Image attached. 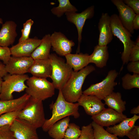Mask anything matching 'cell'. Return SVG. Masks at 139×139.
Wrapping results in <instances>:
<instances>
[{
	"label": "cell",
	"mask_w": 139,
	"mask_h": 139,
	"mask_svg": "<svg viewBox=\"0 0 139 139\" xmlns=\"http://www.w3.org/2000/svg\"><path fill=\"white\" fill-rule=\"evenodd\" d=\"M52 105V116L49 119H46L42 127L44 132H48L55 123L66 117L72 116L75 118H77L80 116L78 103L66 101L61 90H59L55 102Z\"/></svg>",
	"instance_id": "1"
},
{
	"label": "cell",
	"mask_w": 139,
	"mask_h": 139,
	"mask_svg": "<svg viewBox=\"0 0 139 139\" xmlns=\"http://www.w3.org/2000/svg\"><path fill=\"white\" fill-rule=\"evenodd\" d=\"M95 70L92 65H88L77 72H72L69 79L61 90L65 99L68 102H77L83 94L82 86L86 77Z\"/></svg>",
	"instance_id": "2"
},
{
	"label": "cell",
	"mask_w": 139,
	"mask_h": 139,
	"mask_svg": "<svg viewBox=\"0 0 139 139\" xmlns=\"http://www.w3.org/2000/svg\"><path fill=\"white\" fill-rule=\"evenodd\" d=\"M18 118L25 121L37 129L42 127L46 120L42 101L30 97Z\"/></svg>",
	"instance_id": "3"
},
{
	"label": "cell",
	"mask_w": 139,
	"mask_h": 139,
	"mask_svg": "<svg viewBox=\"0 0 139 139\" xmlns=\"http://www.w3.org/2000/svg\"><path fill=\"white\" fill-rule=\"evenodd\" d=\"M49 58L52 67L50 78L55 89L61 90L70 78L72 69L62 58L55 54H50Z\"/></svg>",
	"instance_id": "4"
},
{
	"label": "cell",
	"mask_w": 139,
	"mask_h": 139,
	"mask_svg": "<svg viewBox=\"0 0 139 139\" xmlns=\"http://www.w3.org/2000/svg\"><path fill=\"white\" fill-rule=\"evenodd\" d=\"M111 25L113 35L117 37L123 43L124 50L121 54V59L123 66L129 62V57L131 50L135 45V42L131 39L132 34L122 25L118 15L115 14L110 16Z\"/></svg>",
	"instance_id": "5"
},
{
	"label": "cell",
	"mask_w": 139,
	"mask_h": 139,
	"mask_svg": "<svg viewBox=\"0 0 139 139\" xmlns=\"http://www.w3.org/2000/svg\"><path fill=\"white\" fill-rule=\"evenodd\" d=\"M26 93L35 99L43 101L55 94V87L46 79L32 76L26 81Z\"/></svg>",
	"instance_id": "6"
},
{
	"label": "cell",
	"mask_w": 139,
	"mask_h": 139,
	"mask_svg": "<svg viewBox=\"0 0 139 139\" xmlns=\"http://www.w3.org/2000/svg\"><path fill=\"white\" fill-rule=\"evenodd\" d=\"M28 75L10 74L8 73L3 78L0 95V100H9L13 99V93L22 92L27 86L25 83L29 78Z\"/></svg>",
	"instance_id": "7"
},
{
	"label": "cell",
	"mask_w": 139,
	"mask_h": 139,
	"mask_svg": "<svg viewBox=\"0 0 139 139\" xmlns=\"http://www.w3.org/2000/svg\"><path fill=\"white\" fill-rule=\"evenodd\" d=\"M118 73L115 70L109 71L105 77L101 82L91 84L83 91V94L96 96L102 100L114 92V87L117 83L115 81Z\"/></svg>",
	"instance_id": "8"
},
{
	"label": "cell",
	"mask_w": 139,
	"mask_h": 139,
	"mask_svg": "<svg viewBox=\"0 0 139 139\" xmlns=\"http://www.w3.org/2000/svg\"><path fill=\"white\" fill-rule=\"evenodd\" d=\"M94 13V5H92L80 13L71 12L65 14L67 20L74 24L77 29L78 42L76 53H79L80 52L82 40V33L85 22L87 19L92 18Z\"/></svg>",
	"instance_id": "9"
},
{
	"label": "cell",
	"mask_w": 139,
	"mask_h": 139,
	"mask_svg": "<svg viewBox=\"0 0 139 139\" xmlns=\"http://www.w3.org/2000/svg\"><path fill=\"white\" fill-rule=\"evenodd\" d=\"M126 118V115L123 113L108 108H105L98 114L92 116L91 118L98 125L108 127L119 123Z\"/></svg>",
	"instance_id": "10"
},
{
	"label": "cell",
	"mask_w": 139,
	"mask_h": 139,
	"mask_svg": "<svg viewBox=\"0 0 139 139\" xmlns=\"http://www.w3.org/2000/svg\"><path fill=\"white\" fill-rule=\"evenodd\" d=\"M10 128L17 139H39L37 129L23 119H16Z\"/></svg>",
	"instance_id": "11"
},
{
	"label": "cell",
	"mask_w": 139,
	"mask_h": 139,
	"mask_svg": "<svg viewBox=\"0 0 139 139\" xmlns=\"http://www.w3.org/2000/svg\"><path fill=\"white\" fill-rule=\"evenodd\" d=\"M50 41L53 50L62 56L71 53L75 45L72 40L69 39L60 32L55 31L50 35Z\"/></svg>",
	"instance_id": "12"
},
{
	"label": "cell",
	"mask_w": 139,
	"mask_h": 139,
	"mask_svg": "<svg viewBox=\"0 0 139 139\" xmlns=\"http://www.w3.org/2000/svg\"><path fill=\"white\" fill-rule=\"evenodd\" d=\"M33 61L31 57L11 56L8 63L5 65L6 71L10 74H25L28 72Z\"/></svg>",
	"instance_id": "13"
},
{
	"label": "cell",
	"mask_w": 139,
	"mask_h": 139,
	"mask_svg": "<svg viewBox=\"0 0 139 139\" xmlns=\"http://www.w3.org/2000/svg\"><path fill=\"white\" fill-rule=\"evenodd\" d=\"M119 12L118 18L124 27L131 34L134 33L133 23L136 14L122 0H111Z\"/></svg>",
	"instance_id": "14"
},
{
	"label": "cell",
	"mask_w": 139,
	"mask_h": 139,
	"mask_svg": "<svg viewBox=\"0 0 139 139\" xmlns=\"http://www.w3.org/2000/svg\"><path fill=\"white\" fill-rule=\"evenodd\" d=\"M86 113L92 116L98 114L105 108V104L101 100L94 95L83 94L77 101Z\"/></svg>",
	"instance_id": "15"
},
{
	"label": "cell",
	"mask_w": 139,
	"mask_h": 139,
	"mask_svg": "<svg viewBox=\"0 0 139 139\" xmlns=\"http://www.w3.org/2000/svg\"><path fill=\"white\" fill-rule=\"evenodd\" d=\"M41 41V39L35 37L19 42L10 48L11 55L15 57H31V54L39 45Z\"/></svg>",
	"instance_id": "16"
},
{
	"label": "cell",
	"mask_w": 139,
	"mask_h": 139,
	"mask_svg": "<svg viewBox=\"0 0 139 139\" xmlns=\"http://www.w3.org/2000/svg\"><path fill=\"white\" fill-rule=\"evenodd\" d=\"M98 28L100 34L98 45L107 46L113 38L111 25L110 18L108 13H102L99 20Z\"/></svg>",
	"instance_id": "17"
},
{
	"label": "cell",
	"mask_w": 139,
	"mask_h": 139,
	"mask_svg": "<svg viewBox=\"0 0 139 139\" xmlns=\"http://www.w3.org/2000/svg\"><path fill=\"white\" fill-rule=\"evenodd\" d=\"M17 24L12 21H6L0 30V46L8 47L14 42L18 34Z\"/></svg>",
	"instance_id": "18"
},
{
	"label": "cell",
	"mask_w": 139,
	"mask_h": 139,
	"mask_svg": "<svg viewBox=\"0 0 139 139\" xmlns=\"http://www.w3.org/2000/svg\"><path fill=\"white\" fill-rule=\"evenodd\" d=\"M52 72L50 61L49 58L44 59L34 60L28 72L33 76L46 79L50 77Z\"/></svg>",
	"instance_id": "19"
},
{
	"label": "cell",
	"mask_w": 139,
	"mask_h": 139,
	"mask_svg": "<svg viewBox=\"0 0 139 139\" xmlns=\"http://www.w3.org/2000/svg\"><path fill=\"white\" fill-rule=\"evenodd\" d=\"M139 119L138 115H134L131 118H125L117 125L107 127L106 130L117 136L123 137L134 127L135 123Z\"/></svg>",
	"instance_id": "20"
},
{
	"label": "cell",
	"mask_w": 139,
	"mask_h": 139,
	"mask_svg": "<svg viewBox=\"0 0 139 139\" xmlns=\"http://www.w3.org/2000/svg\"><path fill=\"white\" fill-rule=\"evenodd\" d=\"M30 97L25 93L16 99L9 100H0V116L7 112L21 110Z\"/></svg>",
	"instance_id": "21"
},
{
	"label": "cell",
	"mask_w": 139,
	"mask_h": 139,
	"mask_svg": "<svg viewBox=\"0 0 139 139\" xmlns=\"http://www.w3.org/2000/svg\"><path fill=\"white\" fill-rule=\"evenodd\" d=\"M109 58L108 47L95 46L92 53L89 55V63L94 64L98 67L102 68L107 65Z\"/></svg>",
	"instance_id": "22"
},
{
	"label": "cell",
	"mask_w": 139,
	"mask_h": 139,
	"mask_svg": "<svg viewBox=\"0 0 139 139\" xmlns=\"http://www.w3.org/2000/svg\"><path fill=\"white\" fill-rule=\"evenodd\" d=\"M89 55L87 53H76L68 54L65 56L66 63L74 72H77L88 66L89 62Z\"/></svg>",
	"instance_id": "23"
},
{
	"label": "cell",
	"mask_w": 139,
	"mask_h": 139,
	"mask_svg": "<svg viewBox=\"0 0 139 139\" xmlns=\"http://www.w3.org/2000/svg\"><path fill=\"white\" fill-rule=\"evenodd\" d=\"M51 47L50 34H46L41 39L40 44L32 52L31 57L33 60L48 59Z\"/></svg>",
	"instance_id": "24"
},
{
	"label": "cell",
	"mask_w": 139,
	"mask_h": 139,
	"mask_svg": "<svg viewBox=\"0 0 139 139\" xmlns=\"http://www.w3.org/2000/svg\"><path fill=\"white\" fill-rule=\"evenodd\" d=\"M104 103L108 108L118 112L123 113L126 110V102L122 99L121 93L114 92L107 96L103 99Z\"/></svg>",
	"instance_id": "25"
},
{
	"label": "cell",
	"mask_w": 139,
	"mask_h": 139,
	"mask_svg": "<svg viewBox=\"0 0 139 139\" xmlns=\"http://www.w3.org/2000/svg\"><path fill=\"white\" fill-rule=\"evenodd\" d=\"M70 120L68 116L55 123L47 132L49 136L54 139H63Z\"/></svg>",
	"instance_id": "26"
},
{
	"label": "cell",
	"mask_w": 139,
	"mask_h": 139,
	"mask_svg": "<svg viewBox=\"0 0 139 139\" xmlns=\"http://www.w3.org/2000/svg\"><path fill=\"white\" fill-rule=\"evenodd\" d=\"M58 1L59 3L58 6L53 7L51 10L52 13L58 17H61L64 14L76 12L78 11L69 0H58Z\"/></svg>",
	"instance_id": "27"
},
{
	"label": "cell",
	"mask_w": 139,
	"mask_h": 139,
	"mask_svg": "<svg viewBox=\"0 0 139 139\" xmlns=\"http://www.w3.org/2000/svg\"><path fill=\"white\" fill-rule=\"evenodd\" d=\"M121 80L122 86L125 90L139 88V74L127 73L122 77Z\"/></svg>",
	"instance_id": "28"
},
{
	"label": "cell",
	"mask_w": 139,
	"mask_h": 139,
	"mask_svg": "<svg viewBox=\"0 0 139 139\" xmlns=\"http://www.w3.org/2000/svg\"><path fill=\"white\" fill-rule=\"evenodd\" d=\"M93 129L95 139H119L115 135L111 134L93 121L91 123Z\"/></svg>",
	"instance_id": "29"
},
{
	"label": "cell",
	"mask_w": 139,
	"mask_h": 139,
	"mask_svg": "<svg viewBox=\"0 0 139 139\" xmlns=\"http://www.w3.org/2000/svg\"><path fill=\"white\" fill-rule=\"evenodd\" d=\"M21 110L7 112L0 116V127L6 125L10 126L18 118Z\"/></svg>",
	"instance_id": "30"
},
{
	"label": "cell",
	"mask_w": 139,
	"mask_h": 139,
	"mask_svg": "<svg viewBox=\"0 0 139 139\" xmlns=\"http://www.w3.org/2000/svg\"><path fill=\"white\" fill-rule=\"evenodd\" d=\"M81 132L80 127L74 123H70L64 135V139H78Z\"/></svg>",
	"instance_id": "31"
},
{
	"label": "cell",
	"mask_w": 139,
	"mask_h": 139,
	"mask_svg": "<svg viewBox=\"0 0 139 139\" xmlns=\"http://www.w3.org/2000/svg\"><path fill=\"white\" fill-rule=\"evenodd\" d=\"M34 23L31 19L28 20L23 24V28L21 30V35L19 40V42L26 40L29 38L31 30Z\"/></svg>",
	"instance_id": "32"
},
{
	"label": "cell",
	"mask_w": 139,
	"mask_h": 139,
	"mask_svg": "<svg viewBox=\"0 0 139 139\" xmlns=\"http://www.w3.org/2000/svg\"><path fill=\"white\" fill-rule=\"evenodd\" d=\"M78 139H95L91 123L82 127L81 133Z\"/></svg>",
	"instance_id": "33"
},
{
	"label": "cell",
	"mask_w": 139,
	"mask_h": 139,
	"mask_svg": "<svg viewBox=\"0 0 139 139\" xmlns=\"http://www.w3.org/2000/svg\"><path fill=\"white\" fill-rule=\"evenodd\" d=\"M10 126L6 125L0 127V139H17L10 130Z\"/></svg>",
	"instance_id": "34"
},
{
	"label": "cell",
	"mask_w": 139,
	"mask_h": 139,
	"mask_svg": "<svg viewBox=\"0 0 139 139\" xmlns=\"http://www.w3.org/2000/svg\"><path fill=\"white\" fill-rule=\"evenodd\" d=\"M11 55L10 48L8 47L0 46V60L3 61V63L5 65L8 63Z\"/></svg>",
	"instance_id": "35"
},
{
	"label": "cell",
	"mask_w": 139,
	"mask_h": 139,
	"mask_svg": "<svg viewBox=\"0 0 139 139\" xmlns=\"http://www.w3.org/2000/svg\"><path fill=\"white\" fill-rule=\"evenodd\" d=\"M139 61V46L134 45L130 52L129 61Z\"/></svg>",
	"instance_id": "36"
},
{
	"label": "cell",
	"mask_w": 139,
	"mask_h": 139,
	"mask_svg": "<svg viewBox=\"0 0 139 139\" xmlns=\"http://www.w3.org/2000/svg\"><path fill=\"white\" fill-rule=\"evenodd\" d=\"M124 3L131 8L136 14H139V0H124Z\"/></svg>",
	"instance_id": "37"
},
{
	"label": "cell",
	"mask_w": 139,
	"mask_h": 139,
	"mask_svg": "<svg viewBox=\"0 0 139 139\" xmlns=\"http://www.w3.org/2000/svg\"><path fill=\"white\" fill-rule=\"evenodd\" d=\"M127 68L130 72L134 74H139V61L130 62L127 63Z\"/></svg>",
	"instance_id": "38"
},
{
	"label": "cell",
	"mask_w": 139,
	"mask_h": 139,
	"mask_svg": "<svg viewBox=\"0 0 139 139\" xmlns=\"http://www.w3.org/2000/svg\"><path fill=\"white\" fill-rule=\"evenodd\" d=\"M126 136L130 139H139V126L135 125Z\"/></svg>",
	"instance_id": "39"
},
{
	"label": "cell",
	"mask_w": 139,
	"mask_h": 139,
	"mask_svg": "<svg viewBox=\"0 0 139 139\" xmlns=\"http://www.w3.org/2000/svg\"><path fill=\"white\" fill-rule=\"evenodd\" d=\"M133 28L134 30L139 29V14H136L134 19L133 23Z\"/></svg>",
	"instance_id": "40"
},
{
	"label": "cell",
	"mask_w": 139,
	"mask_h": 139,
	"mask_svg": "<svg viewBox=\"0 0 139 139\" xmlns=\"http://www.w3.org/2000/svg\"><path fill=\"white\" fill-rule=\"evenodd\" d=\"M7 74L6 71L5 65L0 62V77H3Z\"/></svg>",
	"instance_id": "41"
},
{
	"label": "cell",
	"mask_w": 139,
	"mask_h": 139,
	"mask_svg": "<svg viewBox=\"0 0 139 139\" xmlns=\"http://www.w3.org/2000/svg\"><path fill=\"white\" fill-rule=\"evenodd\" d=\"M131 114L134 115H137L139 114V106L138 105L132 109L130 111Z\"/></svg>",
	"instance_id": "42"
},
{
	"label": "cell",
	"mask_w": 139,
	"mask_h": 139,
	"mask_svg": "<svg viewBox=\"0 0 139 139\" xmlns=\"http://www.w3.org/2000/svg\"><path fill=\"white\" fill-rule=\"evenodd\" d=\"M135 45L139 46V36H138L135 42Z\"/></svg>",
	"instance_id": "43"
},
{
	"label": "cell",
	"mask_w": 139,
	"mask_h": 139,
	"mask_svg": "<svg viewBox=\"0 0 139 139\" xmlns=\"http://www.w3.org/2000/svg\"><path fill=\"white\" fill-rule=\"evenodd\" d=\"M3 80L2 77H0V95L1 91L2 84Z\"/></svg>",
	"instance_id": "44"
},
{
	"label": "cell",
	"mask_w": 139,
	"mask_h": 139,
	"mask_svg": "<svg viewBox=\"0 0 139 139\" xmlns=\"http://www.w3.org/2000/svg\"><path fill=\"white\" fill-rule=\"evenodd\" d=\"M3 19L0 18V24H3Z\"/></svg>",
	"instance_id": "45"
}]
</instances>
